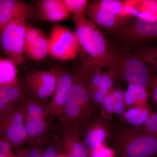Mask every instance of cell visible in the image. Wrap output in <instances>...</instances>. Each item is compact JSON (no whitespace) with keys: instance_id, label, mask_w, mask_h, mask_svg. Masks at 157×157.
Segmentation results:
<instances>
[{"instance_id":"6da1fadb","label":"cell","mask_w":157,"mask_h":157,"mask_svg":"<svg viewBox=\"0 0 157 157\" xmlns=\"http://www.w3.org/2000/svg\"><path fill=\"white\" fill-rule=\"evenodd\" d=\"M73 80L63 112L59 117L63 131L74 130L81 136L94 120L96 107L89 90L80 61L74 66Z\"/></svg>"},{"instance_id":"7a4b0ae2","label":"cell","mask_w":157,"mask_h":157,"mask_svg":"<svg viewBox=\"0 0 157 157\" xmlns=\"http://www.w3.org/2000/svg\"><path fill=\"white\" fill-rule=\"evenodd\" d=\"M78 42V56L84 76L96 69H105L109 63L111 45L100 29L85 14L73 15Z\"/></svg>"},{"instance_id":"3957f363","label":"cell","mask_w":157,"mask_h":157,"mask_svg":"<svg viewBox=\"0 0 157 157\" xmlns=\"http://www.w3.org/2000/svg\"><path fill=\"white\" fill-rule=\"evenodd\" d=\"M105 70L112 73L115 85L125 82L147 89L151 79L157 71L135 58L132 53L112 45L109 63Z\"/></svg>"},{"instance_id":"277c9868","label":"cell","mask_w":157,"mask_h":157,"mask_svg":"<svg viewBox=\"0 0 157 157\" xmlns=\"http://www.w3.org/2000/svg\"><path fill=\"white\" fill-rule=\"evenodd\" d=\"M111 143L115 157H153L157 155V135L139 132L121 124L113 128Z\"/></svg>"},{"instance_id":"5b68a950","label":"cell","mask_w":157,"mask_h":157,"mask_svg":"<svg viewBox=\"0 0 157 157\" xmlns=\"http://www.w3.org/2000/svg\"><path fill=\"white\" fill-rule=\"evenodd\" d=\"M109 33L122 49L132 53L141 45L157 41V19L131 17L125 24Z\"/></svg>"},{"instance_id":"8992f818","label":"cell","mask_w":157,"mask_h":157,"mask_svg":"<svg viewBox=\"0 0 157 157\" xmlns=\"http://www.w3.org/2000/svg\"><path fill=\"white\" fill-rule=\"evenodd\" d=\"M29 26L25 18H16L8 23L0 30L2 52L6 59L16 66L23 62L26 33Z\"/></svg>"},{"instance_id":"52a82bcc","label":"cell","mask_w":157,"mask_h":157,"mask_svg":"<svg viewBox=\"0 0 157 157\" xmlns=\"http://www.w3.org/2000/svg\"><path fill=\"white\" fill-rule=\"evenodd\" d=\"M25 112L23 101L0 115V139L12 146L24 143L29 138L25 120Z\"/></svg>"},{"instance_id":"ba28073f","label":"cell","mask_w":157,"mask_h":157,"mask_svg":"<svg viewBox=\"0 0 157 157\" xmlns=\"http://www.w3.org/2000/svg\"><path fill=\"white\" fill-rule=\"evenodd\" d=\"M48 55L63 61L76 59L78 56V42L75 32L63 26H54L48 37Z\"/></svg>"},{"instance_id":"9c48e42d","label":"cell","mask_w":157,"mask_h":157,"mask_svg":"<svg viewBox=\"0 0 157 157\" xmlns=\"http://www.w3.org/2000/svg\"><path fill=\"white\" fill-rule=\"evenodd\" d=\"M29 91L32 95L45 103L53 96L57 82V71H39L26 77Z\"/></svg>"},{"instance_id":"30bf717a","label":"cell","mask_w":157,"mask_h":157,"mask_svg":"<svg viewBox=\"0 0 157 157\" xmlns=\"http://www.w3.org/2000/svg\"><path fill=\"white\" fill-rule=\"evenodd\" d=\"M57 71V82L52 99L46 107L47 114L59 117L61 115L67 102L73 80L72 70Z\"/></svg>"},{"instance_id":"8fae6325","label":"cell","mask_w":157,"mask_h":157,"mask_svg":"<svg viewBox=\"0 0 157 157\" xmlns=\"http://www.w3.org/2000/svg\"><path fill=\"white\" fill-rule=\"evenodd\" d=\"M36 14V6L18 0H0V30L8 23L16 18L33 19Z\"/></svg>"},{"instance_id":"7c38bea8","label":"cell","mask_w":157,"mask_h":157,"mask_svg":"<svg viewBox=\"0 0 157 157\" xmlns=\"http://www.w3.org/2000/svg\"><path fill=\"white\" fill-rule=\"evenodd\" d=\"M29 94L26 77L0 85V115L21 103Z\"/></svg>"},{"instance_id":"4fadbf2b","label":"cell","mask_w":157,"mask_h":157,"mask_svg":"<svg viewBox=\"0 0 157 157\" xmlns=\"http://www.w3.org/2000/svg\"><path fill=\"white\" fill-rule=\"evenodd\" d=\"M85 14L99 28L105 30L108 33L125 24L131 18L109 15L101 9L97 0L89 1Z\"/></svg>"},{"instance_id":"5bb4252c","label":"cell","mask_w":157,"mask_h":157,"mask_svg":"<svg viewBox=\"0 0 157 157\" xmlns=\"http://www.w3.org/2000/svg\"><path fill=\"white\" fill-rule=\"evenodd\" d=\"M35 6L37 16L43 21L59 22L68 19L71 14L63 0H41Z\"/></svg>"},{"instance_id":"9a60e30c","label":"cell","mask_w":157,"mask_h":157,"mask_svg":"<svg viewBox=\"0 0 157 157\" xmlns=\"http://www.w3.org/2000/svg\"><path fill=\"white\" fill-rule=\"evenodd\" d=\"M65 151L67 157H90L87 150L80 139V135L75 131L64 132Z\"/></svg>"},{"instance_id":"2e32d148","label":"cell","mask_w":157,"mask_h":157,"mask_svg":"<svg viewBox=\"0 0 157 157\" xmlns=\"http://www.w3.org/2000/svg\"><path fill=\"white\" fill-rule=\"evenodd\" d=\"M150 107L132 106L121 115L123 120L129 124L136 128L143 124L154 113Z\"/></svg>"},{"instance_id":"e0dca14e","label":"cell","mask_w":157,"mask_h":157,"mask_svg":"<svg viewBox=\"0 0 157 157\" xmlns=\"http://www.w3.org/2000/svg\"><path fill=\"white\" fill-rule=\"evenodd\" d=\"M107 132L100 122L88 132L83 143L89 155L103 144L107 136Z\"/></svg>"},{"instance_id":"ac0fdd59","label":"cell","mask_w":157,"mask_h":157,"mask_svg":"<svg viewBox=\"0 0 157 157\" xmlns=\"http://www.w3.org/2000/svg\"><path fill=\"white\" fill-rule=\"evenodd\" d=\"M49 46L48 38L44 33L29 47L25 49V55L33 60H42L48 55Z\"/></svg>"},{"instance_id":"d6986e66","label":"cell","mask_w":157,"mask_h":157,"mask_svg":"<svg viewBox=\"0 0 157 157\" xmlns=\"http://www.w3.org/2000/svg\"><path fill=\"white\" fill-rule=\"evenodd\" d=\"M132 54L148 67L157 70V45L147 44L141 45Z\"/></svg>"},{"instance_id":"ffe728a7","label":"cell","mask_w":157,"mask_h":157,"mask_svg":"<svg viewBox=\"0 0 157 157\" xmlns=\"http://www.w3.org/2000/svg\"><path fill=\"white\" fill-rule=\"evenodd\" d=\"M114 85L115 81L112 73L109 70H104L100 86L92 94L93 101L96 107L101 105L103 98L111 90Z\"/></svg>"},{"instance_id":"44dd1931","label":"cell","mask_w":157,"mask_h":157,"mask_svg":"<svg viewBox=\"0 0 157 157\" xmlns=\"http://www.w3.org/2000/svg\"><path fill=\"white\" fill-rule=\"evenodd\" d=\"M16 66L7 59L0 58V85L17 81L18 78Z\"/></svg>"},{"instance_id":"7402d4cb","label":"cell","mask_w":157,"mask_h":157,"mask_svg":"<svg viewBox=\"0 0 157 157\" xmlns=\"http://www.w3.org/2000/svg\"><path fill=\"white\" fill-rule=\"evenodd\" d=\"M29 138H37L44 135L48 128L45 119L29 118L25 124Z\"/></svg>"},{"instance_id":"603a6c76","label":"cell","mask_w":157,"mask_h":157,"mask_svg":"<svg viewBox=\"0 0 157 157\" xmlns=\"http://www.w3.org/2000/svg\"><path fill=\"white\" fill-rule=\"evenodd\" d=\"M97 1L101 9L107 14L115 17L124 16L122 14L125 7V1L118 0Z\"/></svg>"},{"instance_id":"cb8c5ba5","label":"cell","mask_w":157,"mask_h":157,"mask_svg":"<svg viewBox=\"0 0 157 157\" xmlns=\"http://www.w3.org/2000/svg\"><path fill=\"white\" fill-rule=\"evenodd\" d=\"M124 92L119 87L113 88L109 91L113 104V112L115 114L121 116L125 110L124 103Z\"/></svg>"},{"instance_id":"d4e9b609","label":"cell","mask_w":157,"mask_h":157,"mask_svg":"<svg viewBox=\"0 0 157 157\" xmlns=\"http://www.w3.org/2000/svg\"><path fill=\"white\" fill-rule=\"evenodd\" d=\"M70 13L73 15L85 14L86 9L88 4L87 0H63Z\"/></svg>"},{"instance_id":"484cf974","label":"cell","mask_w":157,"mask_h":157,"mask_svg":"<svg viewBox=\"0 0 157 157\" xmlns=\"http://www.w3.org/2000/svg\"><path fill=\"white\" fill-rule=\"evenodd\" d=\"M133 128L143 133L157 135V113H154L143 124Z\"/></svg>"},{"instance_id":"4316f807","label":"cell","mask_w":157,"mask_h":157,"mask_svg":"<svg viewBox=\"0 0 157 157\" xmlns=\"http://www.w3.org/2000/svg\"><path fill=\"white\" fill-rule=\"evenodd\" d=\"M103 69H98L93 71L88 77V88L91 95L98 89L101 84V78L104 73Z\"/></svg>"},{"instance_id":"83f0119b","label":"cell","mask_w":157,"mask_h":157,"mask_svg":"<svg viewBox=\"0 0 157 157\" xmlns=\"http://www.w3.org/2000/svg\"><path fill=\"white\" fill-rule=\"evenodd\" d=\"M136 86L137 97L134 106L141 107L149 106L148 100L150 97L148 89L143 86Z\"/></svg>"},{"instance_id":"f1b7e54d","label":"cell","mask_w":157,"mask_h":157,"mask_svg":"<svg viewBox=\"0 0 157 157\" xmlns=\"http://www.w3.org/2000/svg\"><path fill=\"white\" fill-rule=\"evenodd\" d=\"M128 88L124 92V103L125 106L131 107L135 105L137 97L136 86L132 83H128Z\"/></svg>"},{"instance_id":"f546056e","label":"cell","mask_w":157,"mask_h":157,"mask_svg":"<svg viewBox=\"0 0 157 157\" xmlns=\"http://www.w3.org/2000/svg\"><path fill=\"white\" fill-rule=\"evenodd\" d=\"M43 33L42 30L29 26L26 33L25 49L32 45Z\"/></svg>"},{"instance_id":"4dcf8cb0","label":"cell","mask_w":157,"mask_h":157,"mask_svg":"<svg viewBox=\"0 0 157 157\" xmlns=\"http://www.w3.org/2000/svg\"><path fill=\"white\" fill-rule=\"evenodd\" d=\"M101 106L102 107L104 115L105 117L108 118L114 113L112 100L109 93L103 98Z\"/></svg>"},{"instance_id":"1f68e13d","label":"cell","mask_w":157,"mask_h":157,"mask_svg":"<svg viewBox=\"0 0 157 157\" xmlns=\"http://www.w3.org/2000/svg\"><path fill=\"white\" fill-rule=\"evenodd\" d=\"M90 157H115L113 150L109 148L104 144L89 154Z\"/></svg>"},{"instance_id":"d6a6232c","label":"cell","mask_w":157,"mask_h":157,"mask_svg":"<svg viewBox=\"0 0 157 157\" xmlns=\"http://www.w3.org/2000/svg\"><path fill=\"white\" fill-rule=\"evenodd\" d=\"M41 157H58V152L56 147L50 146L46 149Z\"/></svg>"},{"instance_id":"836d02e7","label":"cell","mask_w":157,"mask_h":157,"mask_svg":"<svg viewBox=\"0 0 157 157\" xmlns=\"http://www.w3.org/2000/svg\"><path fill=\"white\" fill-rule=\"evenodd\" d=\"M42 154L39 149L34 148L29 151L25 157H41Z\"/></svg>"},{"instance_id":"e575fe53","label":"cell","mask_w":157,"mask_h":157,"mask_svg":"<svg viewBox=\"0 0 157 157\" xmlns=\"http://www.w3.org/2000/svg\"><path fill=\"white\" fill-rule=\"evenodd\" d=\"M149 97L151 98L153 102L157 105V86L149 90Z\"/></svg>"},{"instance_id":"d590c367","label":"cell","mask_w":157,"mask_h":157,"mask_svg":"<svg viewBox=\"0 0 157 157\" xmlns=\"http://www.w3.org/2000/svg\"><path fill=\"white\" fill-rule=\"evenodd\" d=\"M147 2L151 7L153 9H155V10L157 11V0L147 1Z\"/></svg>"},{"instance_id":"8d00e7d4","label":"cell","mask_w":157,"mask_h":157,"mask_svg":"<svg viewBox=\"0 0 157 157\" xmlns=\"http://www.w3.org/2000/svg\"><path fill=\"white\" fill-rule=\"evenodd\" d=\"M0 157H9L7 155L4 154L2 151L0 150Z\"/></svg>"},{"instance_id":"74e56055","label":"cell","mask_w":157,"mask_h":157,"mask_svg":"<svg viewBox=\"0 0 157 157\" xmlns=\"http://www.w3.org/2000/svg\"><path fill=\"white\" fill-rule=\"evenodd\" d=\"M64 157H66V156H65Z\"/></svg>"}]
</instances>
